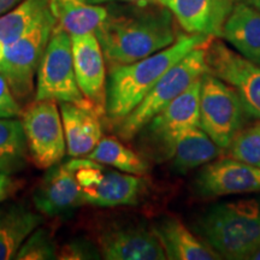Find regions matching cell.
I'll return each instance as SVG.
<instances>
[{"mask_svg":"<svg viewBox=\"0 0 260 260\" xmlns=\"http://www.w3.org/2000/svg\"><path fill=\"white\" fill-rule=\"evenodd\" d=\"M174 15L160 4L111 5L95 37L110 65L130 64L177 40Z\"/></svg>","mask_w":260,"mask_h":260,"instance_id":"6da1fadb","label":"cell"},{"mask_svg":"<svg viewBox=\"0 0 260 260\" xmlns=\"http://www.w3.org/2000/svg\"><path fill=\"white\" fill-rule=\"evenodd\" d=\"M211 39L204 34L180 35L170 46L144 59L111 65L106 81L105 115L116 122L124 118L171 67Z\"/></svg>","mask_w":260,"mask_h":260,"instance_id":"7a4b0ae2","label":"cell"},{"mask_svg":"<svg viewBox=\"0 0 260 260\" xmlns=\"http://www.w3.org/2000/svg\"><path fill=\"white\" fill-rule=\"evenodd\" d=\"M197 230L220 256L251 259L260 248V197L214 205Z\"/></svg>","mask_w":260,"mask_h":260,"instance_id":"3957f363","label":"cell"},{"mask_svg":"<svg viewBox=\"0 0 260 260\" xmlns=\"http://www.w3.org/2000/svg\"><path fill=\"white\" fill-rule=\"evenodd\" d=\"M209 41L195 47L186 57L171 67L158 80L153 88L146 94L139 105L124 118L118 121L117 133L123 140L129 141L135 138L153 117L174 102L191 83L207 73L206 48Z\"/></svg>","mask_w":260,"mask_h":260,"instance_id":"277c9868","label":"cell"},{"mask_svg":"<svg viewBox=\"0 0 260 260\" xmlns=\"http://www.w3.org/2000/svg\"><path fill=\"white\" fill-rule=\"evenodd\" d=\"M37 75L35 102L51 100L56 103H71L79 106L93 107L84 98L77 83L70 34L59 25L56 24L52 31Z\"/></svg>","mask_w":260,"mask_h":260,"instance_id":"5b68a950","label":"cell"},{"mask_svg":"<svg viewBox=\"0 0 260 260\" xmlns=\"http://www.w3.org/2000/svg\"><path fill=\"white\" fill-rule=\"evenodd\" d=\"M57 21L51 9L30 29L8 47L0 60V74L12 93L23 103L34 90L35 75Z\"/></svg>","mask_w":260,"mask_h":260,"instance_id":"8992f818","label":"cell"},{"mask_svg":"<svg viewBox=\"0 0 260 260\" xmlns=\"http://www.w3.org/2000/svg\"><path fill=\"white\" fill-rule=\"evenodd\" d=\"M79 182L83 203L96 207L135 205L144 193L141 177L122 171H113L89 158L69 160Z\"/></svg>","mask_w":260,"mask_h":260,"instance_id":"52a82bcc","label":"cell"},{"mask_svg":"<svg viewBox=\"0 0 260 260\" xmlns=\"http://www.w3.org/2000/svg\"><path fill=\"white\" fill-rule=\"evenodd\" d=\"M200 126L220 149H226L241 129L245 106L234 87L210 73L201 77Z\"/></svg>","mask_w":260,"mask_h":260,"instance_id":"ba28073f","label":"cell"},{"mask_svg":"<svg viewBox=\"0 0 260 260\" xmlns=\"http://www.w3.org/2000/svg\"><path fill=\"white\" fill-rule=\"evenodd\" d=\"M22 125L35 167L48 169L67 154L63 122L56 102H35L22 112Z\"/></svg>","mask_w":260,"mask_h":260,"instance_id":"9c48e42d","label":"cell"},{"mask_svg":"<svg viewBox=\"0 0 260 260\" xmlns=\"http://www.w3.org/2000/svg\"><path fill=\"white\" fill-rule=\"evenodd\" d=\"M207 73L234 87L246 111L260 118V67L212 38L206 48Z\"/></svg>","mask_w":260,"mask_h":260,"instance_id":"30bf717a","label":"cell"},{"mask_svg":"<svg viewBox=\"0 0 260 260\" xmlns=\"http://www.w3.org/2000/svg\"><path fill=\"white\" fill-rule=\"evenodd\" d=\"M74 69L81 92L99 115H105V57L94 32L71 35Z\"/></svg>","mask_w":260,"mask_h":260,"instance_id":"8fae6325","label":"cell"},{"mask_svg":"<svg viewBox=\"0 0 260 260\" xmlns=\"http://www.w3.org/2000/svg\"><path fill=\"white\" fill-rule=\"evenodd\" d=\"M198 193L204 198L260 191V168L234 158L210 161L195 181Z\"/></svg>","mask_w":260,"mask_h":260,"instance_id":"7c38bea8","label":"cell"},{"mask_svg":"<svg viewBox=\"0 0 260 260\" xmlns=\"http://www.w3.org/2000/svg\"><path fill=\"white\" fill-rule=\"evenodd\" d=\"M200 87L201 77L191 83L142 129L146 130L149 140L160 146L162 151H168L172 140L180 133L200 126Z\"/></svg>","mask_w":260,"mask_h":260,"instance_id":"4fadbf2b","label":"cell"},{"mask_svg":"<svg viewBox=\"0 0 260 260\" xmlns=\"http://www.w3.org/2000/svg\"><path fill=\"white\" fill-rule=\"evenodd\" d=\"M98 243L102 255L109 260L167 259L157 234L145 226L110 228L100 234Z\"/></svg>","mask_w":260,"mask_h":260,"instance_id":"5bb4252c","label":"cell"},{"mask_svg":"<svg viewBox=\"0 0 260 260\" xmlns=\"http://www.w3.org/2000/svg\"><path fill=\"white\" fill-rule=\"evenodd\" d=\"M35 209L44 216L57 217L84 205L79 182L69 161L48 168L32 195Z\"/></svg>","mask_w":260,"mask_h":260,"instance_id":"9a60e30c","label":"cell"},{"mask_svg":"<svg viewBox=\"0 0 260 260\" xmlns=\"http://www.w3.org/2000/svg\"><path fill=\"white\" fill-rule=\"evenodd\" d=\"M188 34L218 38L235 0H158Z\"/></svg>","mask_w":260,"mask_h":260,"instance_id":"2e32d148","label":"cell"},{"mask_svg":"<svg viewBox=\"0 0 260 260\" xmlns=\"http://www.w3.org/2000/svg\"><path fill=\"white\" fill-rule=\"evenodd\" d=\"M67 153L71 158H84L103 138L99 113L93 107L59 103Z\"/></svg>","mask_w":260,"mask_h":260,"instance_id":"e0dca14e","label":"cell"},{"mask_svg":"<svg viewBox=\"0 0 260 260\" xmlns=\"http://www.w3.org/2000/svg\"><path fill=\"white\" fill-rule=\"evenodd\" d=\"M228 44L246 59L260 67V11L245 2H237L223 25Z\"/></svg>","mask_w":260,"mask_h":260,"instance_id":"ac0fdd59","label":"cell"},{"mask_svg":"<svg viewBox=\"0 0 260 260\" xmlns=\"http://www.w3.org/2000/svg\"><path fill=\"white\" fill-rule=\"evenodd\" d=\"M160 240L167 259L174 260H216L220 255L198 239L176 218H165L152 228Z\"/></svg>","mask_w":260,"mask_h":260,"instance_id":"d6986e66","label":"cell"},{"mask_svg":"<svg viewBox=\"0 0 260 260\" xmlns=\"http://www.w3.org/2000/svg\"><path fill=\"white\" fill-rule=\"evenodd\" d=\"M44 223L41 213L24 205L8 204L0 209V260L15 259L29 235Z\"/></svg>","mask_w":260,"mask_h":260,"instance_id":"ffe728a7","label":"cell"},{"mask_svg":"<svg viewBox=\"0 0 260 260\" xmlns=\"http://www.w3.org/2000/svg\"><path fill=\"white\" fill-rule=\"evenodd\" d=\"M220 148L201 126L187 129L172 140L167 154L181 174L212 161Z\"/></svg>","mask_w":260,"mask_h":260,"instance_id":"44dd1931","label":"cell"},{"mask_svg":"<svg viewBox=\"0 0 260 260\" xmlns=\"http://www.w3.org/2000/svg\"><path fill=\"white\" fill-rule=\"evenodd\" d=\"M50 10V0H23L0 16V60L12 42L30 29Z\"/></svg>","mask_w":260,"mask_h":260,"instance_id":"7402d4cb","label":"cell"},{"mask_svg":"<svg viewBox=\"0 0 260 260\" xmlns=\"http://www.w3.org/2000/svg\"><path fill=\"white\" fill-rule=\"evenodd\" d=\"M29 149L22 122L0 119V174L12 175L27 165Z\"/></svg>","mask_w":260,"mask_h":260,"instance_id":"603a6c76","label":"cell"},{"mask_svg":"<svg viewBox=\"0 0 260 260\" xmlns=\"http://www.w3.org/2000/svg\"><path fill=\"white\" fill-rule=\"evenodd\" d=\"M86 158L117 169L126 174L144 176L149 171L148 162L112 136H104Z\"/></svg>","mask_w":260,"mask_h":260,"instance_id":"cb8c5ba5","label":"cell"},{"mask_svg":"<svg viewBox=\"0 0 260 260\" xmlns=\"http://www.w3.org/2000/svg\"><path fill=\"white\" fill-rule=\"evenodd\" d=\"M58 25L68 34L83 35L95 32L107 16V8L99 4H83L65 6L53 14Z\"/></svg>","mask_w":260,"mask_h":260,"instance_id":"d4e9b609","label":"cell"},{"mask_svg":"<svg viewBox=\"0 0 260 260\" xmlns=\"http://www.w3.org/2000/svg\"><path fill=\"white\" fill-rule=\"evenodd\" d=\"M226 149L230 158L260 168V122L240 129Z\"/></svg>","mask_w":260,"mask_h":260,"instance_id":"484cf974","label":"cell"},{"mask_svg":"<svg viewBox=\"0 0 260 260\" xmlns=\"http://www.w3.org/2000/svg\"><path fill=\"white\" fill-rule=\"evenodd\" d=\"M57 246L48 230L39 226L34 230L21 248L15 259L18 260H52L57 259Z\"/></svg>","mask_w":260,"mask_h":260,"instance_id":"4316f807","label":"cell"},{"mask_svg":"<svg viewBox=\"0 0 260 260\" xmlns=\"http://www.w3.org/2000/svg\"><path fill=\"white\" fill-rule=\"evenodd\" d=\"M19 116H22L19 102L12 93L8 81L0 74V119L18 118Z\"/></svg>","mask_w":260,"mask_h":260,"instance_id":"83f0119b","label":"cell"},{"mask_svg":"<svg viewBox=\"0 0 260 260\" xmlns=\"http://www.w3.org/2000/svg\"><path fill=\"white\" fill-rule=\"evenodd\" d=\"M94 253L90 249V246L79 240H75L67 245H64L58 252L57 259H67V260H80V259H90L93 258Z\"/></svg>","mask_w":260,"mask_h":260,"instance_id":"f1b7e54d","label":"cell"},{"mask_svg":"<svg viewBox=\"0 0 260 260\" xmlns=\"http://www.w3.org/2000/svg\"><path fill=\"white\" fill-rule=\"evenodd\" d=\"M16 188L17 184L11 178V175L0 174V203L9 198L10 194L14 193Z\"/></svg>","mask_w":260,"mask_h":260,"instance_id":"f546056e","label":"cell"},{"mask_svg":"<svg viewBox=\"0 0 260 260\" xmlns=\"http://www.w3.org/2000/svg\"><path fill=\"white\" fill-rule=\"evenodd\" d=\"M83 3L88 2L87 0H50V9L52 14H54V12H57L61 8H65V6L83 4Z\"/></svg>","mask_w":260,"mask_h":260,"instance_id":"4dcf8cb0","label":"cell"},{"mask_svg":"<svg viewBox=\"0 0 260 260\" xmlns=\"http://www.w3.org/2000/svg\"><path fill=\"white\" fill-rule=\"evenodd\" d=\"M89 4H104V3H128V4H158V0H87Z\"/></svg>","mask_w":260,"mask_h":260,"instance_id":"1f68e13d","label":"cell"},{"mask_svg":"<svg viewBox=\"0 0 260 260\" xmlns=\"http://www.w3.org/2000/svg\"><path fill=\"white\" fill-rule=\"evenodd\" d=\"M22 2L23 0H0V16L9 12L10 10L15 9Z\"/></svg>","mask_w":260,"mask_h":260,"instance_id":"d6a6232c","label":"cell"},{"mask_svg":"<svg viewBox=\"0 0 260 260\" xmlns=\"http://www.w3.org/2000/svg\"><path fill=\"white\" fill-rule=\"evenodd\" d=\"M242 2L247 3V4H249L253 8H255L256 10H259L260 11V0H242Z\"/></svg>","mask_w":260,"mask_h":260,"instance_id":"836d02e7","label":"cell"},{"mask_svg":"<svg viewBox=\"0 0 260 260\" xmlns=\"http://www.w3.org/2000/svg\"><path fill=\"white\" fill-rule=\"evenodd\" d=\"M251 259L252 260H260V248L254 253V254L251 256Z\"/></svg>","mask_w":260,"mask_h":260,"instance_id":"e575fe53","label":"cell"}]
</instances>
